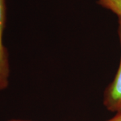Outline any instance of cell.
Returning a JSON list of instances; mask_svg holds the SVG:
<instances>
[{
  "label": "cell",
  "instance_id": "cell-4",
  "mask_svg": "<svg viewBox=\"0 0 121 121\" xmlns=\"http://www.w3.org/2000/svg\"><path fill=\"white\" fill-rule=\"evenodd\" d=\"M107 121H121V112L116 113V114Z\"/></svg>",
  "mask_w": 121,
  "mask_h": 121
},
{
  "label": "cell",
  "instance_id": "cell-2",
  "mask_svg": "<svg viewBox=\"0 0 121 121\" xmlns=\"http://www.w3.org/2000/svg\"><path fill=\"white\" fill-rule=\"evenodd\" d=\"M6 17L5 0H0V91H4L8 87L10 76L8 51L3 40Z\"/></svg>",
  "mask_w": 121,
  "mask_h": 121
},
{
  "label": "cell",
  "instance_id": "cell-5",
  "mask_svg": "<svg viewBox=\"0 0 121 121\" xmlns=\"http://www.w3.org/2000/svg\"><path fill=\"white\" fill-rule=\"evenodd\" d=\"M8 121H27V120H22V119H11Z\"/></svg>",
  "mask_w": 121,
  "mask_h": 121
},
{
  "label": "cell",
  "instance_id": "cell-1",
  "mask_svg": "<svg viewBox=\"0 0 121 121\" xmlns=\"http://www.w3.org/2000/svg\"><path fill=\"white\" fill-rule=\"evenodd\" d=\"M118 35L121 48V19L118 18ZM103 104L108 111L117 113L121 112V55L119 66L113 79L103 94Z\"/></svg>",
  "mask_w": 121,
  "mask_h": 121
},
{
  "label": "cell",
  "instance_id": "cell-3",
  "mask_svg": "<svg viewBox=\"0 0 121 121\" xmlns=\"http://www.w3.org/2000/svg\"><path fill=\"white\" fill-rule=\"evenodd\" d=\"M99 5L115 13L121 19V0H97Z\"/></svg>",
  "mask_w": 121,
  "mask_h": 121
}]
</instances>
